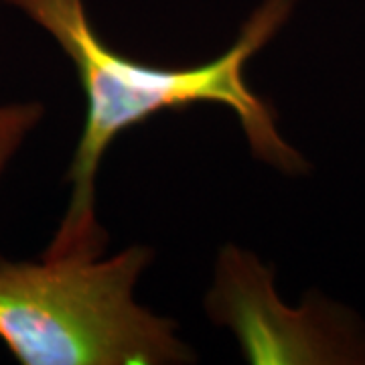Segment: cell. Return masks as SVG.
Returning <instances> with one entry per match:
<instances>
[{"instance_id": "obj_2", "label": "cell", "mask_w": 365, "mask_h": 365, "mask_svg": "<svg viewBox=\"0 0 365 365\" xmlns=\"http://www.w3.org/2000/svg\"><path fill=\"white\" fill-rule=\"evenodd\" d=\"M155 250L0 258V343L21 365H191L179 323L136 299Z\"/></svg>"}, {"instance_id": "obj_1", "label": "cell", "mask_w": 365, "mask_h": 365, "mask_svg": "<svg viewBox=\"0 0 365 365\" xmlns=\"http://www.w3.org/2000/svg\"><path fill=\"white\" fill-rule=\"evenodd\" d=\"M59 47L71 63L86 100L76 150L66 173L69 197L43 256L98 258L108 234L98 220L96 182L118 136L169 110L195 104L234 112L250 153L288 177L311 169L304 155L282 136L276 112L246 79V66L272 43L294 13L297 0H262L217 57L191 67H160L126 57L96 31L86 0H4Z\"/></svg>"}, {"instance_id": "obj_3", "label": "cell", "mask_w": 365, "mask_h": 365, "mask_svg": "<svg viewBox=\"0 0 365 365\" xmlns=\"http://www.w3.org/2000/svg\"><path fill=\"white\" fill-rule=\"evenodd\" d=\"M272 266L237 244L215 258L205 313L234 335L240 355L254 365L365 364V325L325 297L290 307L276 290Z\"/></svg>"}, {"instance_id": "obj_4", "label": "cell", "mask_w": 365, "mask_h": 365, "mask_svg": "<svg viewBox=\"0 0 365 365\" xmlns=\"http://www.w3.org/2000/svg\"><path fill=\"white\" fill-rule=\"evenodd\" d=\"M45 118L47 106L41 100L0 102V187Z\"/></svg>"}]
</instances>
